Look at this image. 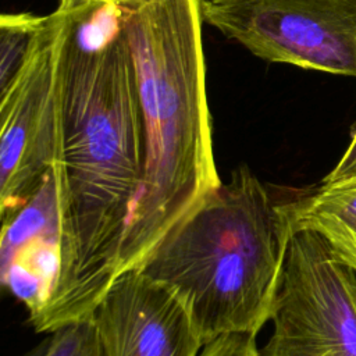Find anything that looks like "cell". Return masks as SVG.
I'll list each match as a JSON object with an SVG mask.
<instances>
[{"instance_id": "7", "label": "cell", "mask_w": 356, "mask_h": 356, "mask_svg": "<svg viewBox=\"0 0 356 356\" xmlns=\"http://www.w3.org/2000/svg\"><path fill=\"white\" fill-rule=\"evenodd\" d=\"M61 217L57 164L18 209L1 217V284L26 307L29 321L43 312L60 277Z\"/></svg>"}, {"instance_id": "5", "label": "cell", "mask_w": 356, "mask_h": 356, "mask_svg": "<svg viewBox=\"0 0 356 356\" xmlns=\"http://www.w3.org/2000/svg\"><path fill=\"white\" fill-rule=\"evenodd\" d=\"M271 321L257 356H356V273L318 234L291 235Z\"/></svg>"}, {"instance_id": "9", "label": "cell", "mask_w": 356, "mask_h": 356, "mask_svg": "<svg viewBox=\"0 0 356 356\" xmlns=\"http://www.w3.org/2000/svg\"><path fill=\"white\" fill-rule=\"evenodd\" d=\"M47 15L3 13L0 17V92L14 79Z\"/></svg>"}, {"instance_id": "13", "label": "cell", "mask_w": 356, "mask_h": 356, "mask_svg": "<svg viewBox=\"0 0 356 356\" xmlns=\"http://www.w3.org/2000/svg\"><path fill=\"white\" fill-rule=\"evenodd\" d=\"M356 170V132L353 134L352 142L348 147V150L345 152L343 157L341 159V161L337 164V167L331 171L335 175H342V174H348Z\"/></svg>"}, {"instance_id": "12", "label": "cell", "mask_w": 356, "mask_h": 356, "mask_svg": "<svg viewBox=\"0 0 356 356\" xmlns=\"http://www.w3.org/2000/svg\"><path fill=\"white\" fill-rule=\"evenodd\" d=\"M152 1L154 0H60L57 11L68 14V13L79 11L89 7H97V6H117L121 8L135 10Z\"/></svg>"}, {"instance_id": "1", "label": "cell", "mask_w": 356, "mask_h": 356, "mask_svg": "<svg viewBox=\"0 0 356 356\" xmlns=\"http://www.w3.org/2000/svg\"><path fill=\"white\" fill-rule=\"evenodd\" d=\"M202 3L154 0L121 8L120 25L136 70L145 165L117 277L140 268L221 185L206 95Z\"/></svg>"}, {"instance_id": "3", "label": "cell", "mask_w": 356, "mask_h": 356, "mask_svg": "<svg viewBox=\"0 0 356 356\" xmlns=\"http://www.w3.org/2000/svg\"><path fill=\"white\" fill-rule=\"evenodd\" d=\"M67 14L47 15L10 85L0 92V213L18 209L61 159V49Z\"/></svg>"}, {"instance_id": "10", "label": "cell", "mask_w": 356, "mask_h": 356, "mask_svg": "<svg viewBox=\"0 0 356 356\" xmlns=\"http://www.w3.org/2000/svg\"><path fill=\"white\" fill-rule=\"evenodd\" d=\"M24 356H103L92 318L63 325Z\"/></svg>"}, {"instance_id": "11", "label": "cell", "mask_w": 356, "mask_h": 356, "mask_svg": "<svg viewBox=\"0 0 356 356\" xmlns=\"http://www.w3.org/2000/svg\"><path fill=\"white\" fill-rule=\"evenodd\" d=\"M256 337L249 334H231L220 337L202 349L200 356H257Z\"/></svg>"}, {"instance_id": "6", "label": "cell", "mask_w": 356, "mask_h": 356, "mask_svg": "<svg viewBox=\"0 0 356 356\" xmlns=\"http://www.w3.org/2000/svg\"><path fill=\"white\" fill-rule=\"evenodd\" d=\"M92 320L103 356H200L204 346L181 300L140 268L111 282Z\"/></svg>"}, {"instance_id": "4", "label": "cell", "mask_w": 356, "mask_h": 356, "mask_svg": "<svg viewBox=\"0 0 356 356\" xmlns=\"http://www.w3.org/2000/svg\"><path fill=\"white\" fill-rule=\"evenodd\" d=\"M202 15L264 61L356 78V0H203Z\"/></svg>"}, {"instance_id": "2", "label": "cell", "mask_w": 356, "mask_h": 356, "mask_svg": "<svg viewBox=\"0 0 356 356\" xmlns=\"http://www.w3.org/2000/svg\"><path fill=\"white\" fill-rule=\"evenodd\" d=\"M291 235L280 203L241 165L140 270L181 300L203 345L231 334L256 337L271 320Z\"/></svg>"}, {"instance_id": "8", "label": "cell", "mask_w": 356, "mask_h": 356, "mask_svg": "<svg viewBox=\"0 0 356 356\" xmlns=\"http://www.w3.org/2000/svg\"><path fill=\"white\" fill-rule=\"evenodd\" d=\"M280 206L292 234H318L335 257L356 273V170L328 174L317 188Z\"/></svg>"}]
</instances>
